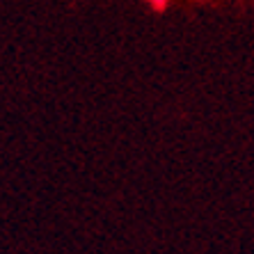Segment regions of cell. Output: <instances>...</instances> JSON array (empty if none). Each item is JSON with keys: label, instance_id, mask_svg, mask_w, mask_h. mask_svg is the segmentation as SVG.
<instances>
[{"label": "cell", "instance_id": "6da1fadb", "mask_svg": "<svg viewBox=\"0 0 254 254\" xmlns=\"http://www.w3.org/2000/svg\"><path fill=\"white\" fill-rule=\"evenodd\" d=\"M147 2H149L151 7H154L156 12H163V9L167 7V2H170V0H147Z\"/></svg>", "mask_w": 254, "mask_h": 254}]
</instances>
